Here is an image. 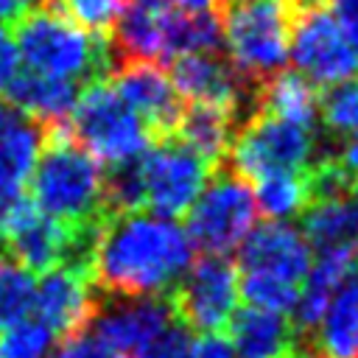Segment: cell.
<instances>
[{
	"mask_svg": "<svg viewBox=\"0 0 358 358\" xmlns=\"http://www.w3.org/2000/svg\"><path fill=\"white\" fill-rule=\"evenodd\" d=\"M316 112L333 137L344 140L352 134L358 129V76H347L316 90Z\"/></svg>",
	"mask_w": 358,
	"mask_h": 358,
	"instance_id": "obj_24",
	"label": "cell"
},
{
	"mask_svg": "<svg viewBox=\"0 0 358 358\" xmlns=\"http://www.w3.org/2000/svg\"><path fill=\"white\" fill-rule=\"evenodd\" d=\"M182 218L190 249L201 255H227L255 227L257 204L252 185L227 159L210 171L207 185Z\"/></svg>",
	"mask_w": 358,
	"mask_h": 358,
	"instance_id": "obj_5",
	"label": "cell"
},
{
	"mask_svg": "<svg viewBox=\"0 0 358 358\" xmlns=\"http://www.w3.org/2000/svg\"><path fill=\"white\" fill-rule=\"evenodd\" d=\"M218 22L229 62L243 78L260 84L285 67L291 36V11L285 0L221 3Z\"/></svg>",
	"mask_w": 358,
	"mask_h": 358,
	"instance_id": "obj_4",
	"label": "cell"
},
{
	"mask_svg": "<svg viewBox=\"0 0 358 358\" xmlns=\"http://www.w3.org/2000/svg\"><path fill=\"white\" fill-rule=\"evenodd\" d=\"M255 204L257 210L266 215V218H288V215H299L308 204V196H305V182H302V173H285V171H277V173H266V176H257L255 182Z\"/></svg>",
	"mask_w": 358,
	"mask_h": 358,
	"instance_id": "obj_23",
	"label": "cell"
},
{
	"mask_svg": "<svg viewBox=\"0 0 358 358\" xmlns=\"http://www.w3.org/2000/svg\"><path fill=\"white\" fill-rule=\"evenodd\" d=\"M316 159V140L310 129H302L291 120L274 117L268 112H252L238 129L229 165L246 179L255 182L266 173H302Z\"/></svg>",
	"mask_w": 358,
	"mask_h": 358,
	"instance_id": "obj_7",
	"label": "cell"
},
{
	"mask_svg": "<svg viewBox=\"0 0 358 358\" xmlns=\"http://www.w3.org/2000/svg\"><path fill=\"white\" fill-rule=\"evenodd\" d=\"M117 98L137 115L151 143L176 137V126L185 112V98L176 92L159 64L120 59L106 78Z\"/></svg>",
	"mask_w": 358,
	"mask_h": 358,
	"instance_id": "obj_11",
	"label": "cell"
},
{
	"mask_svg": "<svg viewBox=\"0 0 358 358\" xmlns=\"http://www.w3.org/2000/svg\"><path fill=\"white\" fill-rule=\"evenodd\" d=\"M173 319L165 296H101L90 322L95 336L120 358H137Z\"/></svg>",
	"mask_w": 358,
	"mask_h": 358,
	"instance_id": "obj_12",
	"label": "cell"
},
{
	"mask_svg": "<svg viewBox=\"0 0 358 358\" xmlns=\"http://www.w3.org/2000/svg\"><path fill=\"white\" fill-rule=\"evenodd\" d=\"M165 14L168 3L165 0H129L115 31H112V45L120 59L129 62H151V64H165Z\"/></svg>",
	"mask_w": 358,
	"mask_h": 358,
	"instance_id": "obj_19",
	"label": "cell"
},
{
	"mask_svg": "<svg viewBox=\"0 0 358 358\" xmlns=\"http://www.w3.org/2000/svg\"><path fill=\"white\" fill-rule=\"evenodd\" d=\"M20 70V59H17V48L11 34L0 25V92H6L8 81L14 78V73Z\"/></svg>",
	"mask_w": 358,
	"mask_h": 358,
	"instance_id": "obj_32",
	"label": "cell"
},
{
	"mask_svg": "<svg viewBox=\"0 0 358 358\" xmlns=\"http://www.w3.org/2000/svg\"><path fill=\"white\" fill-rule=\"evenodd\" d=\"M235 134H238V117L229 109L185 101V112L176 126V137L187 148H193L201 159H207L213 168L229 159Z\"/></svg>",
	"mask_w": 358,
	"mask_h": 358,
	"instance_id": "obj_21",
	"label": "cell"
},
{
	"mask_svg": "<svg viewBox=\"0 0 358 358\" xmlns=\"http://www.w3.org/2000/svg\"><path fill=\"white\" fill-rule=\"evenodd\" d=\"M299 6H319V3H333V0H294Z\"/></svg>",
	"mask_w": 358,
	"mask_h": 358,
	"instance_id": "obj_35",
	"label": "cell"
},
{
	"mask_svg": "<svg viewBox=\"0 0 358 358\" xmlns=\"http://www.w3.org/2000/svg\"><path fill=\"white\" fill-rule=\"evenodd\" d=\"M193 249L171 218L131 210L103 218L90 280L106 296H165L187 271Z\"/></svg>",
	"mask_w": 358,
	"mask_h": 358,
	"instance_id": "obj_1",
	"label": "cell"
},
{
	"mask_svg": "<svg viewBox=\"0 0 358 358\" xmlns=\"http://www.w3.org/2000/svg\"><path fill=\"white\" fill-rule=\"evenodd\" d=\"M45 143V126L0 101V204L22 193Z\"/></svg>",
	"mask_w": 358,
	"mask_h": 358,
	"instance_id": "obj_16",
	"label": "cell"
},
{
	"mask_svg": "<svg viewBox=\"0 0 358 358\" xmlns=\"http://www.w3.org/2000/svg\"><path fill=\"white\" fill-rule=\"evenodd\" d=\"M28 182L36 210L64 227H98L109 215L103 168L70 137L67 120L45 126V143Z\"/></svg>",
	"mask_w": 358,
	"mask_h": 358,
	"instance_id": "obj_2",
	"label": "cell"
},
{
	"mask_svg": "<svg viewBox=\"0 0 358 358\" xmlns=\"http://www.w3.org/2000/svg\"><path fill=\"white\" fill-rule=\"evenodd\" d=\"M8 103H14L20 112L31 115L42 126L62 123L70 117L73 103L78 98V84L70 78L42 76L34 70H17L14 78L6 87Z\"/></svg>",
	"mask_w": 358,
	"mask_h": 358,
	"instance_id": "obj_20",
	"label": "cell"
},
{
	"mask_svg": "<svg viewBox=\"0 0 358 358\" xmlns=\"http://www.w3.org/2000/svg\"><path fill=\"white\" fill-rule=\"evenodd\" d=\"M255 112H268L274 117L291 120L302 129L316 126L319 112H316V87L308 81L299 70H277L266 81L257 84L255 95Z\"/></svg>",
	"mask_w": 358,
	"mask_h": 358,
	"instance_id": "obj_22",
	"label": "cell"
},
{
	"mask_svg": "<svg viewBox=\"0 0 358 358\" xmlns=\"http://www.w3.org/2000/svg\"><path fill=\"white\" fill-rule=\"evenodd\" d=\"M0 255H3V229H0Z\"/></svg>",
	"mask_w": 358,
	"mask_h": 358,
	"instance_id": "obj_37",
	"label": "cell"
},
{
	"mask_svg": "<svg viewBox=\"0 0 358 358\" xmlns=\"http://www.w3.org/2000/svg\"><path fill=\"white\" fill-rule=\"evenodd\" d=\"M53 333L39 319L0 327V358H48Z\"/></svg>",
	"mask_w": 358,
	"mask_h": 358,
	"instance_id": "obj_28",
	"label": "cell"
},
{
	"mask_svg": "<svg viewBox=\"0 0 358 358\" xmlns=\"http://www.w3.org/2000/svg\"><path fill=\"white\" fill-rule=\"evenodd\" d=\"M14 28V48L17 59L25 70L70 78L76 84H90L109 78V73L117 67L120 56L112 45V39L90 36L62 14L39 6L31 14H25Z\"/></svg>",
	"mask_w": 358,
	"mask_h": 358,
	"instance_id": "obj_3",
	"label": "cell"
},
{
	"mask_svg": "<svg viewBox=\"0 0 358 358\" xmlns=\"http://www.w3.org/2000/svg\"><path fill=\"white\" fill-rule=\"evenodd\" d=\"M137 358H193L190 330L179 322H171Z\"/></svg>",
	"mask_w": 358,
	"mask_h": 358,
	"instance_id": "obj_29",
	"label": "cell"
},
{
	"mask_svg": "<svg viewBox=\"0 0 358 358\" xmlns=\"http://www.w3.org/2000/svg\"><path fill=\"white\" fill-rule=\"evenodd\" d=\"M101 291L90 280L87 271L56 266L42 271V280L34 291V310L36 319L62 341L84 333L98 313Z\"/></svg>",
	"mask_w": 358,
	"mask_h": 358,
	"instance_id": "obj_13",
	"label": "cell"
},
{
	"mask_svg": "<svg viewBox=\"0 0 358 358\" xmlns=\"http://www.w3.org/2000/svg\"><path fill=\"white\" fill-rule=\"evenodd\" d=\"M48 358H120L115 350H109L95 333H78L73 338H64Z\"/></svg>",
	"mask_w": 358,
	"mask_h": 358,
	"instance_id": "obj_30",
	"label": "cell"
},
{
	"mask_svg": "<svg viewBox=\"0 0 358 358\" xmlns=\"http://www.w3.org/2000/svg\"><path fill=\"white\" fill-rule=\"evenodd\" d=\"M299 291H302V285L285 282V280L263 274V271H238V294L243 296V302L249 308L288 313V310H294Z\"/></svg>",
	"mask_w": 358,
	"mask_h": 358,
	"instance_id": "obj_27",
	"label": "cell"
},
{
	"mask_svg": "<svg viewBox=\"0 0 358 358\" xmlns=\"http://www.w3.org/2000/svg\"><path fill=\"white\" fill-rule=\"evenodd\" d=\"M39 6L42 0H0V25H14Z\"/></svg>",
	"mask_w": 358,
	"mask_h": 358,
	"instance_id": "obj_33",
	"label": "cell"
},
{
	"mask_svg": "<svg viewBox=\"0 0 358 358\" xmlns=\"http://www.w3.org/2000/svg\"><path fill=\"white\" fill-rule=\"evenodd\" d=\"M305 347L313 358H358V260L330 296Z\"/></svg>",
	"mask_w": 358,
	"mask_h": 358,
	"instance_id": "obj_17",
	"label": "cell"
},
{
	"mask_svg": "<svg viewBox=\"0 0 358 358\" xmlns=\"http://www.w3.org/2000/svg\"><path fill=\"white\" fill-rule=\"evenodd\" d=\"M34 271L8 257H0V327L28 319V313L34 310Z\"/></svg>",
	"mask_w": 358,
	"mask_h": 358,
	"instance_id": "obj_26",
	"label": "cell"
},
{
	"mask_svg": "<svg viewBox=\"0 0 358 358\" xmlns=\"http://www.w3.org/2000/svg\"><path fill=\"white\" fill-rule=\"evenodd\" d=\"M143 185L145 207L162 218H179L196 201L201 187L210 179L213 165L187 148L179 137L151 143L143 154Z\"/></svg>",
	"mask_w": 358,
	"mask_h": 358,
	"instance_id": "obj_10",
	"label": "cell"
},
{
	"mask_svg": "<svg viewBox=\"0 0 358 358\" xmlns=\"http://www.w3.org/2000/svg\"><path fill=\"white\" fill-rule=\"evenodd\" d=\"M291 11L288 53L296 70L313 84H333L358 70V56L347 42L330 3L299 6L285 0Z\"/></svg>",
	"mask_w": 358,
	"mask_h": 358,
	"instance_id": "obj_9",
	"label": "cell"
},
{
	"mask_svg": "<svg viewBox=\"0 0 358 358\" xmlns=\"http://www.w3.org/2000/svg\"><path fill=\"white\" fill-rule=\"evenodd\" d=\"M238 358H305L308 347L285 313L235 308L227 322Z\"/></svg>",
	"mask_w": 358,
	"mask_h": 358,
	"instance_id": "obj_15",
	"label": "cell"
},
{
	"mask_svg": "<svg viewBox=\"0 0 358 358\" xmlns=\"http://www.w3.org/2000/svg\"><path fill=\"white\" fill-rule=\"evenodd\" d=\"M221 3H249V0H218V6H221Z\"/></svg>",
	"mask_w": 358,
	"mask_h": 358,
	"instance_id": "obj_36",
	"label": "cell"
},
{
	"mask_svg": "<svg viewBox=\"0 0 358 358\" xmlns=\"http://www.w3.org/2000/svg\"><path fill=\"white\" fill-rule=\"evenodd\" d=\"M173 319L196 333L227 330L238 302V268L227 255H201L165 294Z\"/></svg>",
	"mask_w": 358,
	"mask_h": 358,
	"instance_id": "obj_8",
	"label": "cell"
},
{
	"mask_svg": "<svg viewBox=\"0 0 358 358\" xmlns=\"http://www.w3.org/2000/svg\"><path fill=\"white\" fill-rule=\"evenodd\" d=\"M165 3L176 11H185V14H201V11L218 14V0H165Z\"/></svg>",
	"mask_w": 358,
	"mask_h": 358,
	"instance_id": "obj_34",
	"label": "cell"
},
{
	"mask_svg": "<svg viewBox=\"0 0 358 358\" xmlns=\"http://www.w3.org/2000/svg\"><path fill=\"white\" fill-rule=\"evenodd\" d=\"M129 0H42L45 8L62 14L90 36L112 39V31Z\"/></svg>",
	"mask_w": 358,
	"mask_h": 358,
	"instance_id": "obj_25",
	"label": "cell"
},
{
	"mask_svg": "<svg viewBox=\"0 0 358 358\" xmlns=\"http://www.w3.org/2000/svg\"><path fill=\"white\" fill-rule=\"evenodd\" d=\"M193 358H238L232 341L224 333H201L193 344Z\"/></svg>",
	"mask_w": 358,
	"mask_h": 358,
	"instance_id": "obj_31",
	"label": "cell"
},
{
	"mask_svg": "<svg viewBox=\"0 0 358 358\" xmlns=\"http://www.w3.org/2000/svg\"><path fill=\"white\" fill-rule=\"evenodd\" d=\"M238 271H263L280 277L285 282L302 285L310 268V246L308 241L285 224L266 221L246 232L238 252Z\"/></svg>",
	"mask_w": 358,
	"mask_h": 358,
	"instance_id": "obj_14",
	"label": "cell"
},
{
	"mask_svg": "<svg viewBox=\"0 0 358 358\" xmlns=\"http://www.w3.org/2000/svg\"><path fill=\"white\" fill-rule=\"evenodd\" d=\"M299 224L316 257L358 252V193L308 204L299 213Z\"/></svg>",
	"mask_w": 358,
	"mask_h": 358,
	"instance_id": "obj_18",
	"label": "cell"
},
{
	"mask_svg": "<svg viewBox=\"0 0 358 358\" xmlns=\"http://www.w3.org/2000/svg\"><path fill=\"white\" fill-rule=\"evenodd\" d=\"M67 129L84 151L106 165L129 159L151 145L143 123L117 98L106 78L90 81L78 90V98L67 117Z\"/></svg>",
	"mask_w": 358,
	"mask_h": 358,
	"instance_id": "obj_6",
	"label": "cell"
}]
</instances>
